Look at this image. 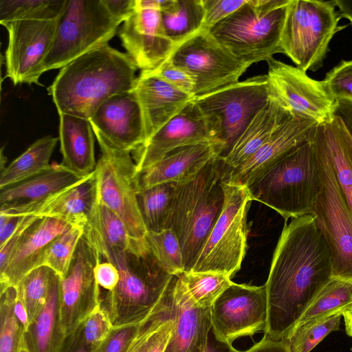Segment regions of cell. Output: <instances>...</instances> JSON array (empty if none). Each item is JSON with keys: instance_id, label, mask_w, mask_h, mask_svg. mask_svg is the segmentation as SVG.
Here are the masks:
<instances>
[{"instance_id": "1", "label": "cell", "mask_w": 352, "mask_h": 352, "mask_svg": "<svg viewBox=\"0 0 352 352\" xmlns=\"http://www.w3.org/2000/svg\"><path fill=\"white\" fill-rule=\"evenodd\" d=\"M332 255L312 214L285 224L265 284L267 323L264 336L285 340L331 279Z\"/></svg>"}, {"instance_id": "2", "label": "cell", "mask_w": 352, "mask_h": 352, "mask_svg": "<svg viewBox=\"0 0 352 352\" xmlns=\"http://www.w3.org/2000/svg\"><path fill=\"white\" fill-rule=\"evenodd\" d=\"M137 69L126 53L106 44L61 68L47 91L58 113L89 120L108 99L133 89Z\"/></svg>"}, {"instance_id": "3", "label": "cell", "mask_w": 352, "mask_h": 352, "mask_svg": "<svg viewBox=\"0 0 352 352\" xmlns=\"http://www.w3.org/2000/svg\"><path fill=\"white\" fill-rule=\"evenodd\" d=\"M233 168L216 155L199 170L175 183L164 229L172 230L181 245L184 273L192 270L225 202L223 183Z\"/></svg>"}, {"instance_id": "4", "label": "cell", "mask_w": 352, "mask_h": 352, "mask_svg": "<svg viewBox=\"0 0 352 352\" xmlns=\"http://www.w3.org/2000/svg\"><path fill=\"white\" fill-rule=\"evenodd\" d=\"M312 137L285 154L247 186L252 200L274 209L285 221L311 214L321 190Z\"/></svg>"}, {"instance_id": "5", "label": "cell", "mask_w": 352, "mask_h": 352, "mask_svg": "<svg viewBox=\"0 0 352 352\" xmlns=\"http://www.w3.org/2000/svg\"><path fill=\"white\" fill-rule=\"evenodd\" d=\"M120 280L102 299L113 327L142 323L157 309L175 276L166 272L148 249L116 254L108 261Z\"/></svg>"}, {"instance_id": "6", "label": "cell", "mask_w": 352, "mask_h": 352, "mask_svg": "<svg viewBox=\"0 0 352 352\" xmlns=\"http://www.w3.org/2000/svg\"><path fill=\"white\" fill-rule=\"evenodd\" d=\"M290 0H247L208 30L234 56L253 63L283 54L281 37Z\"/></svg>"}, {"instance_id": "7", "label": "cell", "mask_w": 352, "mask_h": 352, "mask_svg": "<svg viewBox=\"0 0 352 352\" xmlns=\"http://www.w3.org/2000/svg\"><path fill=\"white\" fill-rule=\"evenodd\" d=\"M271 96L267 74L258 75L194 98L218 155L226 158Z\"/></svg>"}, {"instance_id": "8", "label": "cell", "mask_w": 352, "mask_h": 352, "mask_svg": "<svg viewBox=\"0 0 352 352\" xmlns=\"http://www.w3.org/2000/svg\"><path fill=\"white\" fill-rule=\"evenodd\" d=\"M333 1L290 0L281 37L283 54L305 72L320 68L333 36L345 26Z\"/></svg>"}, {"instance_id": "9", "label": "cell", "mask_w": 352, "mask_h": 352, "mask_svg": "<svg viewBox=\"0 0 352 352\" xmlns=\"http://www.w3.org/2000/svg\"><path fill=\"white\" fill-rule=\"evenodd\" d=\"M121 23L109 13L102 0H67L44 62V72L60 69L79 56L108 44Z\"/></svg>"}, {"instance_id": "10", "label": "cell", "mask_w": 352, "mask_h": 352, "mask_svg": "<svg viewBox=\"0 0 352 352\" xmlns=\"http://www.w3.org/2000/svg\"><path fill=\"white\" fill-rule=\"evenodd\" d=\"M312 142L318 162L321 190L311 214L314 216L331 252V278L352 281V214L316 129Z\"/></svg>"}, {"instance_id": "11", "label": "cell", "mask_w": 352, "mask_h": 352, "mask_svg": "<svg viewBox=\"0 0 352 352\" xmlns=\"http://www.w3.org/2000/svg\"><path fill=\"white\" fill-rule=\"evenodd\" d=\"M223 209L190 272L231 278L241 267L247 244V212L252 201L246 186L223 183Z\"/></svg>"}, {"instance_id": "12", "label": "cell", "mask_w": 352, "mask_h": 352, "mask_svg": "<svg viewBox=\"0 0 352 352\" xmlns=\"http://www.w3.org/2000/svg\"><path fill=\"white\" fill-rule=\"evenodd\" d=\"M94 135L102 153L95 169L98 197L123 221L133 240L146 244L148 230L138 202L140 175L131 152L116 148Z\"/></svg>"}, {"instance_id": "13", "label": "cell", "mask_w": 352, "mask_h": 352, "mask_svg": "<svg viewBox=\"0 0 352 352\" xmlns=\"http://www.w3.org/2000/svg\"><path fill=\"white\" fill-rule=\"evenodd\" d=\"M168 58L193 79L194 98L238 82L250 66L234 56L205 28L176 46Z\"/></svg>"}, {"instance_id": "14", "label": "cell", "mask_w": 352, "mask_h": 352, "mask_svg": "<svg viewBox=\"0 0 352 352\" xmlns=\"http://www.w3.org/2000/svg\"><path fill=\"white\" fill-rule=\"evenodd\" d=\"M210 311L212 331L229 344L239 338L264 332L268 316L265 285L232 283L216 299Z\"/></svg>"}, {"instance_id": "15", "label": "cell", "mask_w": 352, "mask_h": 352, "mask_svg": "<svg viewBox=\"0 0 352 352\" xmlns=\"http://www.w3.org/2000/svg\"><path fill=\"white\" fill-rule=\"evenodd\" d=\"M58 19L16 21L3 25L8 32L5 53L6 77L14 85L39 83L52 46Z\"/></svg>"}, {"instance_id": "16", "label": "cell", "mask_w": 352, "mask_h": 352, "mask_svg": "<svg viewBox=\"0 0 352 352\" xmlns=\"http://www.w3.org/2000/svg\"><path fill=\"white\" fill-rule=\"evenodd\" d=\"M99 254L82 237L69 270L60 278V315L65 336L101 305L100 286L94 275Z\"/></svg>"}, {"instance_id": "17", "label": "cell", "mask_w": 352, "mask_h": 352, "mask_svg": "<svg viewBox=\"0 0 352 352\" xmlns=\"http://www.w3.org/2000/svg\"><path fill=\"white\" fill-rule=\"evenodd\" d=\"M272 92L291 113L311 118L319 124L334 117L335 101L322 80L310 78L306 72L274 58L267 61Z\"/></svg>"}, {"instance_id": "18", "label": "cell", "mask_w": 352, "mask_h": 352, "mask_svg": "<svg viewBox=\"0 0 352 352\" xmlns=\"http://www.w3.org/2000/svg\"><path fill=\"white\" fill-rule=\"evenodd\" d=\"M212 142L206 122L194 101L132 152L140 175L171 151L189 145Z\"/></svg>"}, {"instance_id": "19", "label": "cell", "mask_w": 352, "mask_h": 352, "mask_svg": "<svg viewBox=\"0 0 352 352\" xmlns=\"http://www.w3.org/2000/svg\"><path fill=\"white\" fill-rule=\"evenodd\" d=\"M119 36L126 54L141 72L155 70L175 48L165 32L158 10H135L123 22Z\"/></svg>"}, {"instance_id": "20", "label": "cell", "mask_w": 352, "mask_h": 352, "mask_svg": "<svg viewBox=\"0 0 352 352\" xmlns=\"http://www.w3.org/2000/svg\"><path fill=\"white\" fill-rule=\"evenodd\" d=\"M89 121L94 133L119 150L132 153L145 142L140 107L132 90L108 99Z\"/></svg>"}, {"instance_id": "21", "label": "cell", "mask_w": 352, "mask_h": 352, "mask_svg": "<svg viewBox=\"0 0 352 352\" xmlns=\"http://www.w3.org/2000/svg\"><path fill=\"white\" fill-rule=\"evenodd\" d=\"M168 300L173 328L164 352H205L212 329L210 308L192 301L179 276L170 283Z\"/></svg>"}, {"instance_id": "22", "label": "cell", "mask_w": 352, "mask_h": 352, "mask_svg": "<svg viewBox=\"0 0 352 352\" xmlns=\"http://www.w3.org/2000/svg\"><path fill=\"white\" fill-rule=\"evenodd\" d=\"M318 124L292 113L252 157L232 170L227 182L249 186L285 154L309 140Z\"/></svg>"}, {"instance_id": "23", "label": "cell", "mask_w": 352, "mask_h": 352, "mask_svg": "<svg viewBox=\"0 0 352 352\" xmlns=\"http://www.w3.org/2000/svg\"><path fill=\"white\" fill-rule=\"evenodd\" d=\"M97 199L95 170L79 182L38 203L8 210H0L15 217L33 216L61 220L71 226L84 228Z\"/></svg>"}, {"instance_id": "24", "label": "cell", "mask_w": 352, "mask_h": 352, "mask_svg": "<svg viewBox=\"0 0 352 352\" xmlns=\"http://www.w3.org/2000/svg\"><path fill=\"white\" fill-rule=\"evenodd\" d=\"M132 91L142 115L144 142L195 98L162 78L142 72Z\"/></svg>"}, {"instance_id": "25", "label": "cell", "mask_w": 352, "mask_h": 352, "mask_svg": "<svg viewBox=\"0 0 352 352\" xmlns=\"http://www.w3.org/2000/svg\"><path fill=\"white\" fill-rule=\"evenodd\" d=\"M70 225L51 217L40 218L23 233L12 251L4 269L0 271L1 289L17 287L23 278L39 266L47 245Z\"/></svg>"}, {"instance_id": "26", "label": "cell", "mask_w": 352, "mask_h": 352, "mask_svg": "<svg viewBox=\"0 0 352 352\" xmlns=\"http://www.w3.org/2000/svg\"><path fill=\"white\" fill-rule=\"evenodd\" d=\"M82 238L107 261L113 255L124 252H138L146 250L130 236L123 221L98 199L83 228Z\"/></svg>"}, {"instance_id": "27", "label": "cell", "mask_w": 352, "mask_h": 352, "mask_svg": "<svg viewBox=\"0 0 352 352\" xmlns=\"http://www.w3.org/2000/svg\"><path fill=\"white\" fill-rule=\"evenodd\" d=\"M216 155L214 146L210 142L178 148L140 174L139 190L182 181L199 170Z\"/></svg>"}, {"instance_id": "28", "label": "cell", "mask_w": 352, "mask_h": 352, "mask_svg": "<svg viewBox=\"0 0 352 352\" xmlns=\"http://www.w3.org/2000/svg\"><path fill=\"white\" fill-rule=\"evenodd\" d=\"M85 177L78 175L61 164H52L45 172L1 189L0 210H12L38 203Z\"/></svg>"}, {"instance_id": "29", "label": "cell", "mask_w": 352, "mask_h": 352, "mask_svg": "<svg viewBox=\"0 0 352 352\" xmlns=\"http://www.w3.org/2000/svg\"><path fill=\"white\" fill-rule=\"evenodd\" d=\"M58 140L62 165L80 177L92 173L96 167L94 138L89 120L59 113Z\"/></svg>"}, {"instance_id": "30", "label": "cell", "mask_w": 352, "mask_h": 352, "mask_svg": "<svg viewBox=\"0 0 352 352\" xmlns=\"http://www.w3.org/2000/svg\"><path fill=\"white\" fill-rule=\"evenodd\" d=\"M292 113L271 91L265 106L256 114L225 158L228 164L234 169L247 162Z\"/></svg>"}, {"instance_id": "31", "label": "cell", "mask_w": 352, "mask_h": 352, "mask_svg": "<svg viewBox=\"0 0 352 352\" xmlns=\"http://www.w3.org/2000/svg\"><path fill=\"white\" fill-rule=\"evenodd\" d=\"M60 277L54 273L46 302L25 332L29 352H58L65 338L60 315Z\"/></svg>"}, {"instance_id": "32", "label": "cell", "mask_w": 352, "mask_h": 352, "mask_svg": "<svg viewBox=\"0 0 352 352\" xmlns=\"http://www.w3.org/2000/svg\"><path fill=\"white\" fill-rule=\"evenodd\" d=\"M316 132L352 214V137L342 120L335 115L331 120L318 124Z\"/></svg>"}, {"instance_id": "33", "label": "cell", "mask_w": 352, "mask_h": 352, "mask_svg": "<svg viewBox=\"0 0 352 352\" xmlns=\"http://www.w3.org/2000/svg\"><path fill=\"white\" fill-rule=\"evenodd\" d=\"M58 138L43 137L6 166L0 174V190L19 184L48 170Z\"/></svg>"}, {"instance_id": "34", "label": "cell", "mask_w": 352, "mask_h": 352, "mask_svg": "<svg viewBox=\"0 0 352 352\" xmlns=\"http://www.w3.org/2000/svg\"><path fill=\"white\" fill-rule=\"evenodd\" d=\"M161 15L165 32L175 47L204 28L201 0H169Z\"/></svg>"}, {"instance_id": "35", "label": "cell", "mask_w": 352, "mask_h": 352, "mask_svg": "<svg viewBox=\"0 0 352 352\" xmlns=\"http://www.w3.org/2000/svg\"><path fill=\"white\" fill-rule=\"evenodd\" d=\"M351 305H352V281L331 278L320 290L296 325L333 314L343 313Z\"/></svg>"}, {"instance_id": "36", "label": "cell", "mask_w": 352, "mask_h": 352, "mask_svg": "<svg viewBox=\"0 0 352 352\" xmlns=\"http://www.w3.org/2000/svg\"><path fill=\"white\" fill-rule=\"evenodd\" d=\"M67 3V0H0V23L58 19Z\"/></svg>"}, {"instance_id": "37", "label": "cell", "mask_w": 352, "mask_h": 352, "mask_svg": "<svg viewBox=\"0 0 352 352\" xmlns=\"http://www.w3.org/2000/svg\"><path fill=\"white\" fill-rule=\"evenodd\" d=\"M175 188V183H166L138 191V206L147 230H164Z\"/></svg>"}, {"instance_id": "38", "label": "cell", "mask_w": 352, "mask_h": 352, "mask_svg": "<svg viewBox=\"0 0 352 352\" xmlns=\"http://www.w3.org/2000/svg\"><path fill=\"white\" fill-rule=\"evenodd\" d=\"M342 313L296 325L285 340L292 352H311L330 333L340 329Z\"/></svg>"}, {"instance_id": "39", "label": "cell", "mask_w": 352, "mask_h": 352, "mask_svg": "<svg viewBox=\"0 0 352 352\" xmlns=\"http://www.w3.org/2000/svg\"><path fill=\"white\" fill-rule=\"evenodd\" d=\"M82 236V228L69 227L47 245L41 256L39 266H47L61 278H64L69 270Z\"/></svg>"}, {"instance_id": "40", "label": "cell", "mask_w": 352, "mask_h": 352, "mask_svg": "<svg viewBox=\"0 0 352 352\" xmlns=\"http://www.w3.org/2000/svg\"><path fill=\"white\" fill-rule=\"evenodd\" d=\"M179 276L192 301L203 308H210L221 293L233 283L230 277L213 272H189Z\"/></svg>"}, {"instance_id": "41", "label": "cell", "mask_w": 352, "mask_h": 352, "mask_svg": "<svg viewBox=\"0 0 352 352\" xmlns=\"http://www.w3.org/2000/svg\"><path fill=\"white\" fill-rule=\"evenodd\" d=\"M145 241L151 254L166 272L173 276L184 273L181 245L172 230H148Z\"/></svg>"}, {"instance_id": "42", "label": "cell", "mask_w": 352, "mask_h": 352, "mask_svg": "<svg viewBox=\"0 0 352 352\" xmlns=\"http://www.w3.org/2000/svg\"><path fill=\"white\" fill-rule=\"evenodd\" d=\"M16 287L1 289L0 352H19L24 346L25 330L14 311Z\"/></svg>"}, {"instance_id": "43", "label": "cell", "mask_w": 352, "mask_h": 352, "mask_svg": "<svg viewBox=\"0 0 352 352\" xmlns=\"http://www.w3.org/2000/svg\"><path fill=\"white\" fill-rule=\"evenodd\" d=\"M54 272L39 266L28 274L16 287L31 322L43 307Z\"/></svg>"}, {"instance_id": "44", "label": "cell", "mask_w": 352, "mask_h": 352, "mask_svg": "<svg viewBox=\"0 0 352 352\" xmlns=\"http://www.w3.org/2000/svg\"><path fill=\"white\" fill-rule=\"evenodd\" d=\"M171 319L170 309L166 295L156 311L140 326L124 352H146L157 332Z\"/></svg>"}, {"instance_id": "45", "label": "cell", "mask_w": 352, "mask_h": 352, "mask_svg": "<svg viewBox=\"0 0 352 352\" xmlns=\"http://www.w3.org/2000/svg\"><path fill=\"white\" fill-rule=\"evenodd\" d=\"M322 82L335 102L342 99L352 101V60H342L326 74Z\"/></svg>"}, {"instance_id": "46", "label": "cell", "mask_w": 352, "mask_h": 352, "mask_svg": "<svg viewBox=\"0 0 352 352\" xmlns=\"http://www.w3.org/2000/svg\"><path fill=\"white\" fill-rule=\"evenodd\" d=\"M78 327L85 340L97 346L109 336L114 327L108 313L100 305Z\"/></svg>"}, {"instance_id": "47", "label": "cell", "mask_w": 352, "mask_h": 352, "mask_svg": "<svg viewBox=\"0 0 352 352\" xmlns=\"http://www.w3.org/2000/svg\"><path fill=\"white\" fill-rule=\"evenodd\" d=\"M142 72L158 76L194 97L193 79L186 71L173 65L169 58L155 70Z\"/></svg>"}, {"instance_id": "48", "label": "cell", "mask_w": 352, "mask_h": 352, "mask_svg": "<svg viewBox=\"0 0 352 352\" xmlns=\"http://www.w3.org/2000/svg\"><path fill=\"white\" fill-rule=\"evenodd\" d=\"M142 323L114 327L109 336L98 345L94 352H124Z\"/></svg>"}, {"instance_id": "49", "label": "cell", "mask_w": 352, "mask_h": 352, "mask_svg": "<svg viewBox=\"0 0 352 352\" xmlns=\"http://www.w3.org/2000/svg\"><path fill=\"white\" fill-rule=\"evenodd\" d=\"M205 16L204 28L209 30L242 6L247 0H201Z\"/></svg>"}, {"instance_id": "50", "label": "cell", "mask_w": 352, "mask_h": 352, "mask_svg": "<svg viewBox=\"0 0 352 352\" xmlns=\"http://www.w3.org/2000/svg\"><path fill=\"white\" fill-rule=\"evenodd\" d=\"M38 219L40 218L33 216L21 217L20 223L14 232L3 245H0V271L6 267L12 251L21 239L25 231Z\"/></svg>"}, {"instance_id": "51", "label": "cell", "mask_w": 352, "mask_h": 352, "mask_svg": "<svg viewBox=\"0 0 352 352\" xmlns=\"http://www.w3.org/2000/svg\"><path fill=\"white\" fill-rule=\"evenodd\" d=\"M96 280L100 287L112 291L120 280V274L117 267L108 261L98 263L94 268Z\"/></svg>"}, {"instance_id": "52", "label": "cell", "mask_w": 352, "mask_h": 352, "mask_svg": "<svg viewBox=\"0 0 352 352\" xmlns=\"http://www.w3.org/2000/svg\"><path fill=\"white\" fill-rule=\"evenodd\" d=\"M98 346L89 344L78 327L66 336L58 352H94Z\"/></svg>"}, {"instance_id": "53", "label": "cell", "mask_w": 352, "mask_h": 352, "mask_svg": "<svg viewBox=\"0 0 352 352\" xmlns=\"http://www.w3.org/2000/svg\"><path fill=\"white\" fill-rule=\"evenodd\" d=\"M109 13L123 23L135 11V0H102Z\"/></svg>"}, {"instance_id": "54", "label": "cell", "mask_w": 352, "mask_h": 352, "mask_svg": "<svg viewBox=\"0 0 352 352\" xmlns=\"http://www.w3.org/2000/svg\"><path fill=\"white\" fill-rule=\"evenodd\" d=\"M244 352H292L285 340H274L267 336Z\"/></svg>"}, {"instance_id": "55", "label": "cell", "mask_w": 352, "mask_h": 352, "mask_svg": "<svg viewBox=\"0 0 352 352\" xmlns=\"http://www.w3.org/2000/svg\"><path fill=\"white\" fill-rule=\"evenodd\" d=\"M173 320L171 318L157 332L156 337L146 352H164L171 337Z\"/></svg>"}, {"instance_id": "56", "label": "cell", "mask_w": 352, "mask_h": 352, "mask_svg": "<svg viewBox=\"0 0 352 352\" xmlns=\"http://www.w3.org/2000/svg\"><path fill=\"white\" fill-rule=\"evenodd\" d=\"M21 219V217L0 212V245H3L14 232Z\"/></svg>"}, {"instance_id": "57", "label": "cell", "mask_w": 352, "mask_h": 352, "mask_svg": "<svg viewBox=\"0 0 352 352\" xmlns=\"http://www.w3.org/2000/svg\"><path fill=\"white\" fill-rule=\"evenodd\" d=\"M334 115L342 120L352 137V101L347 99L336 101Z\"/></svg>"}, {"instance_id": "58", "label": "cell", "mask_w": 352, "mask_h": 352, "mask_svg": "<svg viewBox=\"0 0 352 352\" xmlns=\"http://www.w3.org/2000/svg\"><path fill=\"white\" fill-rule=\"evenodd\" d=\"M205 352H244L232 346V344L219 338L212 331L209 333Z\"/></svg>"}, {"instance_id": "59", "label": "cell", "mask_w": 352, "mask_h": 352, "mask_svg": "<svg viewBox=\"0 0 352 352\" xmlns=\"http://www.w3.org/2000/svg\"><path fill=\"white\" fill-rule=\"evenodd\" d=\"M14 311L16 316L24 328L25 332L29 327L30 321L23 301L16 287V294L14 299Z\"/></svg>"}, {"instance_id": "60", "label": "cell", "mask_w": 352, "mask_h": 352, "mask_svg": "<svg viewBox=\"0 0 352 352\" xmlns=\"http://www.w3.org/2000/svg\"><path fill=\"white\" fill-rule=\"evenodd\" d=\"M334 2L340 17L346 19L352 25V0H334Z\"/></svg>"}, {"instance_id": "61", "label": "cell", "mask_w": 352, "mask_h": 352, "mask_svg": "<svg viewBox=\"0 0 352 352\" xmlns=\"http://www.w3.org/2000/svg\"><path fill=\"white\" fill-rule=\"evenodd\" d=\"M342 317L344 318L346 333L352 338V305L343 311Z\"/></svg>"}, {"instance_id": "62", "label": "cell", "mask_w": 352, "mask_h": 352, "mask_svg": "<svg viewBox=\"0 0 352 352\" xmlns=\"http://www.w3.org/2000/svg\"><path fill=\"white\" fill-rule=\"evenodd\" d=\"M3 148H2L1 151V163H0L1 172L6 168V158L3 155Z\"/></svg>"}, {"instance_id": "63", "label": "cell", "mask_w": 352, "mask_h": 352, "mask_svg": "<svg viewBox=\"0 0 352 352\" xmlns=\"http://www.w3.org/2000/svg\"><path fill=\"white\" fill-rule=\"evenodd\" d=\"M19 352H29V351L25 347L23 346L20 351Z\"/></svg>"}]
</instances>
